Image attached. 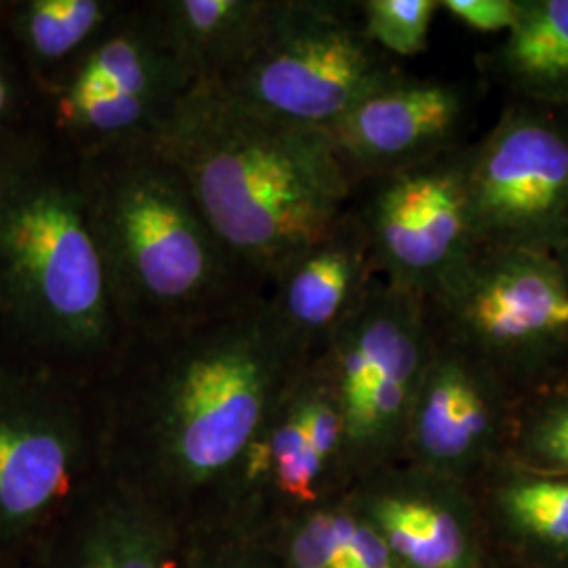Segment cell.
I'll list each match as a JSON object with an SVG mask.
<instances>
[{"instance_id":"6da1fadb","label":"cell","mask_w":568,"mask_h":568,"mask_svg":"<svg viewBox=\"0 0 568 568\" xmlns=\"http://www.w3.org/2000/svg\"><path fill=\"white\" fill-rule=\"evenodd\" d=\"M307 361L267 293L163 335L129 337L93 386L108 476L173 493L236 478Z\"/></svg>"},{"instance_id":"7a4b0ae2","label":"cell","mask_w":568,"mask_h":568,"mask_svg":"<svg viewBox=\"0 0 568 568\" xmlns=\"http://www.w3.org/2000/svg\"><path fill=\"white\" fill-rule=\"evenodd\" d=\"M152 142L265 288L356 199L358 183L326 131L274 121L217 82L192 84Z\"/></svg>"},{"instance_id":"3957f363","label":"cell","mask_w":568,"mask_h":568,"mask_svg":"<svg viewBox=\"0 0 568 568\" xmlns=\"http://www.w3.org/2000/svg\"><path fill=\"white\" fill-rule=\"evenodd\" d=\"M126 339L81 159L42 129L0 152V345L95 386Z\"/></svg>"},{"instance_id":"277c9868","label":"cell","mask_w":568,"mask_h":568,"mask_svg":"<svg viewBox=\"0 0 568 568\" xmlns=\"http://www.w3.org/2000/svg\"><path fill=\"white\" fill-rule=\"evenodd\" d=\"M79 159L126 337L163 335L267 293L152 140Z\"/></svg>"},{"instance_id":"5b68a950","label":"cell","mask_w":568,"mask_h":568,"mask_svg":"<svg viewBox=\"0 0 568 568\" xmlns=\"http://www.w3.org/2000/svg\"><path fill=\"white\" fill-rule=\"evenodd\" d=\"M103 467L93 386L0 345V558H23Z\"/></svg>"},{"instance_id":"8992f818","label":"cell","mask_w":568,"mask_h":568,"mask_svg":"<svg viewBox=\"0 0 568 568\" xmlns=\"http://www.w3.org/2000/svg\"><path fill=\"white\" fill-rule=\"evenodd\" d=\"M400 65L366 34L361 2L272 0L264 37L222 84L274 121L328 131Z\"/></svg>"},{"instance_id":"52a82bcc","label":"cell","mask_w":568,"mask_h":568,"mask_svg":"<svg viewBox=\"0 0 568 568\" xmlns=\"http://www.w3.org/2000/svg\"><path fill=\"white\" fill-rule=\"evenodd\" d=\"M434 331L427 297L377 276L314 356L344 417V453L366 459L405 440Z\"/></svg>"},{"instance_id":"ba28073f","label":"cell","mask_w":568,"mask_h":568,"mask_svg":"<svg viewBox=\"0 0 568 568\" xmlns=\"http://www.w3.org/2000/svg\"><path fill=\"white\" fill-rule=\"evenodd\" d=\"M474 236L487 248L556 251L568 236V112L523 102L464 150Z\"/></svg>"},{"instance_id":"9c48e42d","label":"cell","mask_w":568,"mask_h":568,"mask_svg":"<svg viewBox=\"0 0 568 568\" xmlns=\"http://www.w3.org/2000/svg\"><path fill=\"white\" fill-rule=\"evenodd\" d=\"M429 307L436 328L495 365L537 368L568 349V281L548 251L480 246Z\"/></svg>"},{"instance_id":"30bf717a","label":"cell","mask_w":568,"mask_h":568,"mask_svg":"<svg viewBox=\"0 0 568 568\" xmlns=\"http://www.w3.org/2000/svg\"><path fill=\"white\" fill-rule=\"evenodd\" d=\"M354 211L377 276L427 300L480 248L467 213L464 150L358 183Z\"/></svg>"},{"instance_id":"8fae6325","label":"cell","mask_w":568,"mask_h":568,"mask_svg":"<svg viewBox=\"0 0 568 568\" xmlns=\"http://www.w3.org/2000/svg\"><path fill=\"white\" fill-rule=\"evenodd\" d=\"M464 119L459 87L400 72L371 89L326 133L363 183L453 152Z\"/></svg>"},{"instance_id":"7c38bea8","label":"cell","mask_w":568,"mask_h":568,"mask_svg":"<svg viewBox=\"0 0 568 568\" xmlns=\"http://www.w3.org/2000/svg\"><path fill=\"white\" fill-rule=\"evenodd\" d=\"M375 278L371 244L352 204L337 224L272 278L267 300L291 339L314 358Z\"/></svg>"},{"instance_id":"4fadbf2b","label":"cell","mask_w":568,"mask_h":568,"mask_svg":"<svg viewBox=\"0 0 568 568\" xmlns=\"http://www.w3.org/2000/svg\"><path fill=\"white\" fill-rule=\"evenodd\" d=\"M81 518L58 520L30 554L32 568H175L173 546L142 490L108 476V487L84 497Z\"/></svg>"},{"instance_id":"5bb4252c","label":"cell","mask_w":568,"mask_h":568,"mask_svg":"<svg viewBox=\"0 0 568 568\" xmlns=\"http://www.w3.org/2000/svg\"><path fill=\"white\" fill-rule=\"evenodd\" d=\"M495 432V406L483 373L466 349L438 347L429 356L405 443L427 466H467L485 453Z\"/></svg>"},{"instance_id":"9a60e30c","label":"cell","mask_w":568,"mask_h":568,"mask_svg":"<svg viewBox=\"0 0 568 568\" xmlns=\"http://www.w3.org/2000/svg\"><path fill=\"white\" fill-rule=\"evenodd\" d=\"M192 84L232 77L264 37L272 0H148Z\"/></svg>"},{"instance_id":"2e32d148","label":"cell","mask_w":568,"mask_h":568,"mask_svg":"<svg viewBox=\"0 0 568 568\" xmlns=\"http://www.w3.org/2000/svg\"><path fill=\"white\" fill-rule=\"evenodd\" d=\"M124 4L126 0H0V23L42 93Z\"/></svg>"},{"instance_id":"e0dca14e","label":"cell","mask_w":568,"mask_h":568,"mask_svg":"<svg viewBox=\"0 0 568 568\" xmlns=\"http://www.w3.org/2000/svg\"><path fill=\"white\" fill-rule=\"evenodd\" d=\"M488 68L525 102L568 110V0H520Z\"/></svg>"},{"instance_id":"ac0fdd59","label":"cell","mask_w":568,"mask_h":568,"mask_svg":"<svg viewBox=\"0 0 568 568\" xmlns=\"http://www.w3.org/2000/svg\"><path fill=\"white\" fill-rule=\"evenodd\" d=\"M375 525L394 558L413 568H466V530L434 499L386 495L373 504Z\"/></svg>"},{"instance_id":"d6986e66","label":"cell","mask_w":568,"mask_h":568,"mask_svg":"<svg viewBox=\"0 0 568 568\" xmlns=\"http://www.w3.org/2000/svg\"><path fill=\"white\" fill-rule=\"evenodd\" d=\"M501 508L530 537L568 548V478L551 474L514 476L501 490Z\"/></svg>"},{"instance_id":"ffe728a7","label":"cell","mask_w":568,"mask_h":568,"mask_svg":"<svg viewBox=\"0 0 568 568\" xmlns=\"http://www.w3.org/2000/svg\"><path fill=\"white\" fill-rule=\"evenodd\" d=\"M44 129L42 93L0 23V152Z\"/></svg>"},{"instance_id":"44dd1931","label":"cell","mask_w":568,"mask_h":568,"mask_svg":"<svg viewBox=\"0 0 568 568\" xmlns=\"http://www.w3.org/2000/svg\"><path fill=\"white\" fill-rule=\"evenodd\" d=\"M436 0H365L361 16L368 39L389 58H415L427 49Z\"/></svg>"},{"instance_id":"7402d4cb","label":"cell","mask_w":568,"mask_h":568,"mask_svg":"<svg viewBox=\"0 0 568 568\" xmlns=\"http://www.w3.org/2000/svg\"><path fill=\"white\" fill-rule=\"evenodd\" d=\"M525 448L549 474L568 478V400L548 406L528 427Z\"/></svg>"},{"instance_id":"603a6c76","label":"cell","mask_w":568,"mask_h":568,"mask_svg":"<svg viewBox=\"0 0 568 568\" xmlns=\"http://www.w3.org/2000/svg\"><path fill=\"white\" fill-rule=\"evenodd\" d=\"M291 558L295 568H342V549L333 514L318 511L293 537Z\"/></svg>"},{"instance_id":"cb8c5ba5","label":"cell","mask_w":568,"mask_h":568,"mask_svg":"<svg viewBox=\"0 0 568 568\" xmlns=\"http://www.w3.org/2000/svg\"><path fill=\"white\" fill-rule=\"evenodd\" d=\"M333 520L344 544L347 568H396V558L377 528L345 514L333 516Z\"/></svg>"},{"instance_id":"d4e9b609","label":"cell","mask_w":568,"mask_h":568,"mask_svg":"<svg viewBox=\"0 0 568 568\" xmlns=\"http://www.w3.org/2000/svg\"><path fill=\"white\" fill-rule=\"evenodd\" d=\"M438 4L467 28L487 34H508L520 13V0H443Z\"/></svg>"},{"instance_id":"484cf974","label":"cell","mask_w":568,"mask_h":568,"mask_svg":"<svg viewBox=\"0 0 568 568\" xmlns=\"http://www.w3.org/2000/svg\"><path fill=\"white\" fill-rule=\"evenodd\" d=\"M554 253V257L558 260V264L562 267V272H565V276H567L568 281V236L560 243V246L556 248V251H551Z\"/></svg>"},{"instance_id":"4316f807","label":"cell","mask_w":568,"mask_h":568,"mask_svg":"<svg viewBox=\"0 0 568 568\" xmlns=\"http://www.w3.org/2000/svg\"><path fill=\"white\" fill-rule=\"evenodd\" d=\"M0 568H32L30 567V556H23V558H0Z\"/></svg>"},{"instance_id":"83f0119b","label":"cell","mask_w":568,"mask_h":568,"mask_svg":"<svg viewBox=\"0 0 568 568\" xmlns=\"http://www.w3.org/2000/svg\"><path fill=\"white\" fill-rule=\"evenodd\" d=\"M232 568H253V567H232Z\"/></svg>"}]
</instances>
